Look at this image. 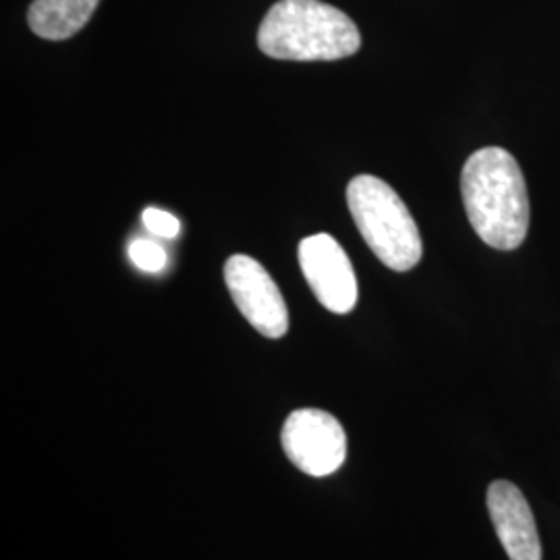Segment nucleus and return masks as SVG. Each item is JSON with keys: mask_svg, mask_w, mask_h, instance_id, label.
I'll return each instance as SVG.
<instances>
[{"mask_svg": "<svg viewBox=\"0 0 560 560\" xmlns=\"http://www.w3.org/2000/svg\"><path fill=\"white\" fill-rule=\"evenodd\" d=\"M467 219L494 249H515L527 237L529 198L517 161L502 148L474 152L460 173Z\"/></svg>", "mask_w": 560, "mask_h": 560, "instance_id": "nucleus-1", "label": "nucleus"}, {"mask_svg": "<svg viewBox=\"0 0 560 560\" xmlns=\"http://www.w3.org/2000/svg\"><path fill=\"white\" fill-rule=\"evenodd\" d=\"M258 46L270 59L339 60L361 48L358 25L320 0H279L258 30Z\"/></svg>", "mask_w": 560, "mask_h": 560, "instance_id": "nucleus-2", "label": "nucleus"}, {"mask_svg": "<svg viewBox=\"0 0 560 560\" xmlns=\"http://www.w3.org/2000/svg\"><path fill=\"white\" fill-rule=\"evenodd\" d=\"M347 206L361 237L384 266L395 272H407L420 264V229L386 180L358 175L347 187Z\"/></svg>", "mask_w": 560, "mask_h": 560, "instance_id": "nucleus-3", "label": "nucleus"}, {"mask_svg": "<svg viewBox=\"0 0 560 560\" xmlns=\"http://www.w3.org/2000/svg\"><path fill=\"white\" fill-rule=\"evenodd\" d=\"M282 451L289 460L312 478L339 471L347 459V434L340 421L322 409H298L282 425Z\"/></svg>", "mask_w": 560, "mask_h": 560, "instance_id": "nucleus-4", "label": "nucleus"}, {"mask_svg": "<svg viewBox=\"0 0 560 560\" xmlns=\"http://www.w3.org/2000/svg\"><path fill=\"white\" fill-rule=\"evenodd\" d=\"M224 280L243 318L266 339H280L289 330V310L277 282L260 261L235 254L224 264Z\"/></svg>", "mask_w": 560, "mask_h": 560, "instance_id": "nucleus-5", "label": "nucleus"}, {"mask_svg": "<svg viewBox=\"0 0 560 560\" xmlns=\"http://www.w3.org/2000/svg\"><path fill=\"white\" fill-rule=\"evenodd\" d=\"M300 266L312 293L332 314H349L358 305V277L339 241L326 233L300 243Z\"/></svg>", "mask_w": 560, "mask_h": 560, "instance_id": "nucleus-6", "label": "nucleus"}, {"mask_svg": "<svg viewBox=\"0 0 560 560\" xmlns=\"http://www.w3.org/2000/svg\"><path fill=\"white\" fill-rule=\"evenodd\" d=\"M488 511L509 560H541V544L532 509L511 481L488 488Z\"/></svg>", "mask_w": 560, "mask_h": 560, "instance_id": "nucleus-7", "label": "nucleus"}, {"mask_svg": "<svg viewBox=\"0 0 560 560\" xmlns=\"http://www.w3.org/2000/svg\"><path fill=\"white\" fill-rule=\"evenodd\" d=\"M101 0H34L27 11L30 30L44 40H69L92 20Z\"/></svg>", "mask_w": 560, "mask_h": 560, "instance_id": "nucleus-8", "label": "nucleus"}, {"mask_svg": "<svg viewBox=\"0 0 560 560\" xmlns=\"http://www.w3.org/2000/svg\"><path fill=\"white\" fill-rule=\"evenodd\" d=\"M129 258L143 270L159 275L166 266V252L156 241L136 240L129 245Z\"/></svg>", "mask_w": 560, "mask_h": 560, "instance_id": "nucleus-9", "label": "nucleus"}, {"mask_svg": "<svg viewBox=\"0 0 560 560\" xmlns=\"http://www.w3.org/2000/svg\"><path fill=\"white\" fill-rule=\"evenodd\" d=\"M141 219H143L145 229H148L152 235L161 237V240H175V237L179 235V219L173 217V214H168V212H164L161 208H145Z\"/></svg>", "mask_w": 560, "mask_h": 560, "instance_id": "nucleus-10", "label": "nucleus"}]
</instances>
